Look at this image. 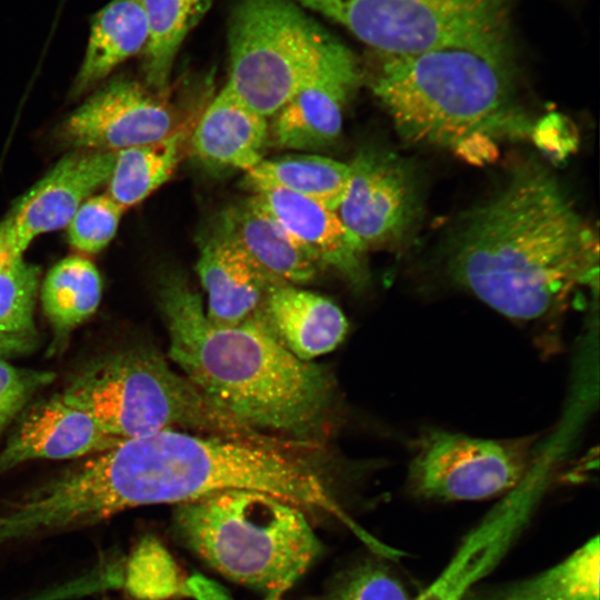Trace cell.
Here are the masks:
<instances>
[{
  "label": "cell",
  "instance_id": "17",
  "mask_svg": "<svg viewBox=\"0 0 600 600\" xmlns=\"http://www.w3.org/2000/svg\"><path fill=\"white\" fill-rule=\"evenodd\" d=\"M196 269L207 292L206 314L212 323L223 327L250 320L270 286L279 280L217 233L201 246Z\"/></svg>",
  "mask_w": 600,
  "mask_h": 600
},
{
  "label": "cell",
  "instance_id": "12",
  "mask_svg": "<svg viewBox=\"0 0 600 600\" xmlns=\"http://www.w3.org/2000/svg\"><path fill=\"white\" fill-rule=\"evenodd\" d=\"M116 152L79 150L60 159L14 204L0 229L13 257L40 234L61 229L111 176Z\"/></svg>",
  "mask_w": 600,
  "mask_h": 600
},
{
  "label": "cell",
  "instance_id": "7",
  "mask_svg": "<svg viewBox=\"0 0 600 600\" xmlns=\"http://www.w3.org/2000/svg\"><path fill=\"white\" fill-rule=\"evenodd\" d=\"M380 54L461 48L506 57L493 0H294Z\"/></svg>",
  "mask_w": 600,
  "mask_h": 600
},
{
  "label": "cell",
  "instance_id": "25",
  "mask_svg": "<svg viewBox=\"0 0 600 600\" xmlns=\"http://www.w3.org/2000/svg\"><path fill=\"white\" fill-rule=\"evenodd\" d=\"M148 22L142 53L144 84L167 92L177 54L189 32L201 21L212 0H141Z\"/></svg>",
  "mask_w": 600,
  "mask_h": 600
},
{
  "label": "cell",
  "instance_id": "10",
  "mask_svg": "<svg viewBox=\"0 0 600 600\" xmlns=\"http://www.w3.org/2000/svg\"><path fill=\"white\" fill-rule=\"evenodd\" d=\"M164 93L116 78L68 117L62 138L79 150L106 152L163 139L183 124Z\"/></svg>",
  "mask_w": 600,
  "mask_h": 600
},
{
  "label": "cell",
  "instance_id": "23",
  "mask_svg": "<svg viewBox=\"0 0 600 600\" xmlns=\"http://www.w3.org/2000/svg\"><path fill=\"white\" fill-rule=\"evenodd\" d=\"M191 130L183 123L163 139L116 152L107 193L124 209L140 203L172 177Z\"/></svg>",
  "mask_w": 600,
  "mask_h": 600
},
{
  "label": "cell",
  "instance_id": "32",
  "mask_svg": "<svg viewBox=\"0 0 600 600\" xmlns=\"http://www.w3.org/2000/svg\"><path fill=\"white\" fill-rule=\"evenodd\" d=\"M13 259H16V257H13L11 253V250L0 229V270L8 266Z\"/></svg>",
  "mask_w": 600,
  "mask_h": 600
},
{
  "label": "cell",
  "instance_id": "26",
  "mask_svg": "<svg viewBox=\"0 0 600 600\" xmlns=\"http://www.w3.org/2000/svg\"><path fill=\"white\" fill-rule=\"evenodd\" d=\"M40 269L23 257L0 270V341L12 356L29 351L37 342L33 320Z\"/></svg>",
  "mask_w": 600,
  "mask_h": 600
},
{
  "label": "cell",
  "instance_id": "1",
  "mask_svg": "<svg viewBox=\"0 0 600 600\" xmlns=\"http://www.w3.org/2000/svg\"><path fill=\"white\" fill-rule=\"evenodd\" d=\"M599 248L590 224L543 166H520L452 234L447 272L460 288L513 320L536 321L597 287Z\"/></svg>",
  "mask_w": 600,
  "mask_h": 600
},
{
  "label": "cell",
  "instance_id": "19",
  "mask_svg": "<svg viewBox=\"0 0 600 600\" xmlns=\"http://www.w3.org/2000/svg\"><path fill=\"white\" fill-rule=\"evenodd\" d=\"M214 233L276 279L298 286L311 281L320 269L252 196L224 210Z\"/></svg>",
  "mask_w": 600,
  "mask_h": 600
},
{
  "label": "cell",
  "instance_id": "13",
  "mask_svg": "<svg viewBox=\"0 0 600 600\" xmlns=\"http://www.w3.org/2000/svg\"><path fill=\"white\" fill-rule=\"evenodd\" d=\"M252 197L319 268L332 269L357 288L368 282V248L337 211L278 188L256 190Z\"/></svg>",
  "mask_w": 600,
  "mask_h": 600
},
{
  "label": "cell",
  "instance_id": "18",
  "mask_svg": "<svg viewBox=\"0 0 600 600\" xmlns=\"http://www.w3.org/2000/svg\"><path fill=\"white\" fill-rule=\"evenodd\" d=\"M531 502L516 498L491 512L462 540L437 579L412 600H464L523 531Z\"/></svg>",
  "mask_w": 600,
  "mask_h": 600
},
{
  "label": "cell",
  "instance_id": "20",
  "mask_svg": "<svg viewBox=\"0 0 600 600\" xmlns=\"http://www.w3.org/2000/svg\"><path fill=\"white\" fill-rule=\"evenodd\" d=\"M148 22L141 0H112L94 13L82 63L73 82L80 94L127 59L143 51Z\"/></svg>",
  "mask_w": 600,
  "mask_h": 600
},
{
  "label": "cell",
  "instance_id": "3",
  "mask_svg": "<svg viewBox=\"0 0 600 600\" xmlns=\"http://www.w3.org/2000/svg\"><path fill=\"white\" fill-rule=\"evenodd\" d=\"M381 56L371 88L406 141L484 164L501 142L531 136L507 58L461 48Z\"/></svg>",
  "mask_w": 600,
  "mask_h": 600
},
{
  "label": "cell",
  "instance_id": "31",
  "mask_svg": "<svg viewBox=\"0 0 600 600\" xmlns=\"http://www.w3.org/2000/svg\"><path fill=\"white\" fill-rule=\"evenodd\" d=\"M531 137L539 148L557 159L564 158L576 146V137L567 120L554 113L534 122Z\"/></svg>",
  "mask_w": 600,
  "mask_h": 600
},
{
  "label": "cell",
  "instance_id": "30",
  "mask_svg": "<svg viewBox=\"0 0 600 600\" xmlns=\"http://www.w3.org/2000/svg\"><path fill=\"white\" fill-rule=\"evenodd\" d=\"M53 380L54 374L50 371L18 368L0 359V432L36 392Z\"/></svg>",
  "mask_w": 600,
  "mask_h": 600
},
{
  "label": "cell",
  "instance_id": "5",
  "mask_svg": "<svg viewBox=\"0 0 600 600\" xmlns=\"http://www.w3.org/2000/svg\"><path fill=\"white\" fill-rule=\"evenodd\" d=\"M61 394L121 440L182 430L261 443L283 441L232 416L147 346L88 362Z\"/></svg>",
  "mask_w": 600,
  "mask_h": 600
},
{
  "label": "cell",
  "instance_id": "16",
  "mask_svg": "<svg viewBox=\"0 0 600 600\" xmlns=\"http://www.w3.org/2000/svg\"><path fill=\"white\" fill-rule=\"evenodd\" d=\"M268 119L223 87L192 127L189 147L207 169L249 171L263 159Z\"/></svg>",
  "mask_w": 600,
  "mask_h": 600
},
{
  "label": "cell",
  "instance_id": "14",
  "mask_svg": "<svg viewBox=\"0 0 600 600\" xmlns=\"http://www.w3.org/2000/svg\"><path fill=\"white\" fill-rule=\"evenodd\" d=\"M120 441L59 393L24 413L0 451V474L30 460L91 456Z\"/></svg>",
  "mask_w": 600,
  "mask_h": 600
},
{
  "label": "cell",
  "instance_id": "28",
  "mask_svg": "<svg viewBox=\"0 0 600 600\" xmlns=\"http://www.w3.org/2000/svg\"><path fill=\"white\" fill-rule=\"evenodd\" d=\"M126 209L107 192L92 194L68 223V240L78 251L97 253L113 239Z\"/></svg>",
  "mask_w": 600,
  "mask_h": 600
},
{
  "label": "cell",
  "instance_id": "29",
  "mask_svg": "<svg viewBox=\"0 0 600 600\" xmlns=\"http://www.w3.org/2000/svg\"><path fill=\"white\" fill-rule=\"evenodd\" d=\"M396 572L378 560L350 569L334 583L324 600H412Z\"/></svg>",
  "mask_w": 600,
  "mask_h": 600
},
{
  "label": "cell",
  "instance_id": "27",
  "mask_svg": "<svg viewBox=\"0 0 600 600\" xmlns=\"http://www.w3.org/2000/svg\"><path fill=\"white\" fill-rule=\"evenodd\" d=\"M123 583L138 600H170L189 597L188 580L167 548L156 538H144L134 549Z\"/></svg>",
  "mask_w": 600,
  "mask_h": 600
},
{
  "label": "cell",
  "instance_id": "15",
  "mask_svg": "<svg viewBox=\"0 0 600 600\" xmlns=\"http://www.w3.org/2000/svg\"><path fill=\"white\" fill-rule=\"evenodd\" d=\"M250 320L303 361L334 350L349 329L332 300L281 280L270 286Z\"/></svg>",
  "mask_w": 600,
  "mask_h": 600
},
{
  "label": "cell",
  "instance_id": "6",
  "mask_svg": "<svg viewBox=\"0 0 600 600\" xmlns=\"http://www.w3.org/2000/svg\"><path fill=\"white\" fill-rule=\"evenodd\" d=\"M228 22L224 87L267 119L314 73L333 38L294 0H233Z\"/></svg>",
  "mask_w": 600,
  "mask_h": 600
},
{
  "label": "cell",
  "instance_id": "22",
  "mask_svg": "<svg viewBox=\"0 0 600 600\" xmlns=\"http://www.w3.org/2000/svg\"><path fill=\"white\" fill-rule=\"evenodd\" d=\"M349 179L348 163L319 154L297 153L262 159L246 172L243 182L252 192L278 188L336 211L347 194Z\"/></svg>",
  "mask_w": 600,
  "mask_h": 600
},
{
  "label": "cell",
  "instance_id": "21",
  "mask_svg": "<svg viewBox=\"0 0 600 600\" xmlns=\"http://www.w3.org/2000/svg\"><path fill=\"white\" fill-rule=\"evenodd\" d=\"M598 536L557 564L517 582L474 588L464 600H599Z\"/></svg>",
  "mask_w": 600,
  "mask_h": 600
},
{
  "label": "cell",
  "instance_id": "24",
  "mask_svg": "<svg viewBox=\"0 0 600 600\" xmlns=\"http://www.w3.org/2000/svg\"><path fill=\"white\" fill-rule=\"evenodd\" d=\"M101 294V277L90 260L72 256L50 269L42 283L41 302L57 347L96 312Z\"/></svg>",
  "mask_w": 600,
  "mask_h": 600
},
{
  "label": "cell",
  "instance_id": "2",
  "mask_svg": "<svg viewBox=\"0 0 600 600\" xmlns=\"http://www.w3.org/2000/svg\"><path fill=\"white\" fill-rule=\"evenodd\" d=\"M157 301L169 359L203 393L266 434L308 446L319 433L332 400L322 368L294 357L252 320L212 323L181 272L160 279Z\"/></svg>",
  "mask_w": 600,
  "mask_h": 600
},
{
  "label": "cell",
  "instance_id": "9",
  "mask_svg": "<svg viewBox=\"0 0 600 600\" xmlns=\"http://www.w3.org/2000/svg\"><path fill=\"white\" fill-rule=\"evenodd\" d=\"M348 164L347 194L336 210L344 226L367 248L402 240L420 210L413 167L378 147L360 149Z\"/></svg>",
  "mask_w": 600,
  "mask_h": 600
},
{
  "label": "cell",
  "instance_id": "8",
  "mask_svg": "<svg viewBox=\"0 0 600 600\" xmlns=\"http://www.w3.org/2000/svg\"><path fill=\"white\" fill-rule=\"evenodd\" d=\"M531 452L530 439H482L428 430L413 441L407 484L413 496L426 500L489 499L522 484Z\"/></svg>",
  "mask_w": 600,
  "mask_h": 600
},
{
  "label": "cell",
  "instance_id": "4",
  "mask_svg": "<svg viewBox=\"0 0 600 600\" xmlns=\"http://www.w3.org/2000/svg\"><path fill=\"white\" fill-rule=\"evenodd\" d=\"M173 527L208 566L263 600H280L322 549L302 509L254 490H222L177 504Z\"/></svg>",
  "mask_w": 600,
  "mask_h": 600
},
{
  "label": "cell",
  "instance_id": "33",
  "mask_svg": "<svg viewBox=\"0 0 600 600\" xmlns=\"http://www.w3.org/2000/svg\"><path fill=\"white\" fill-rule=\"evenodd\" d=\"M4 356H6V357H7V356H12V353H11V351L9 350V348H8L4 343H2V342L0 341V357H4Z\"/></svg>",
  "mask_w": 600,
  "mask_h": 600
},
{
  "label": "cell",
  "instance_id": "11",
  "mask_svg": "<svg viewBox=\"0 0 600 600\" xmlns=\"http://www.w3.org/2000/svg\"><path fill=\"white\" fill-rule=\"evenodd\" d=\"M360 79L353 53L332 38L314 73L273 116V143L302 151L331 146L340 136L346 107Z\"/></svg>",
  "mask_w": 600,
  "mask_h": 600
}]
</instances>
